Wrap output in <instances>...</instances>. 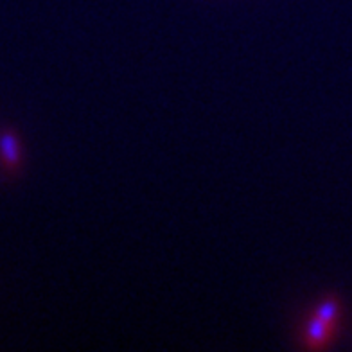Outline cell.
I'll return each mask as SVG.
<instances>
[{
	"label": "cell",
	"mask_w": 352,
	"mask_h": 352,
	"mask_svg": "<svg viewBox=\"0 0 352 352\" xmlns=\"http://www.w3.org/2000/svg\"><path fill=\"white\" fill-rule=\"evenodd\" d=\"M0 157L6 167L14 169L22 160L20 153V142L13 131H2L0 133Z\"/></svg>",
	"instance_id": "7a4b0ae2"
},
{
	"label": "cell",
	"mask_w": 352,
	"mask_h": 352,
	"mask_svg": "<svg viewBox=\"0 0 352 352\" xmlns=\"http://www.w3.org/2000/svg\"><path fill=\"white\" fill-rule=\"evenodd\" d=\"M316 316L322 320H325L327 324H333L336 322V316H338V302L329 298V300H325L322 306L318 307L316 311Z\"/></svg>",
	"instance_id": "3957f363"
},
{
	"label": "cell",
	"mask_w": 352,
	"mask_h": 352,
	"mask_svg": "<svg viewBox=\"0 0 352 352\" xmlns=\"http://www.w3.org/2000/svg\"><path fill=\"white\" fill-rule=\"evenodd\" d=\"M334 325L327 324L325 320L318 318V316H313L311 322L307 324V331H306V338H307V345L311 349H320L324 347L325 343L329 342L331 336H333Z\"/></svg>",
	"instance_id": "6da1fadb"
}]
</instances>
